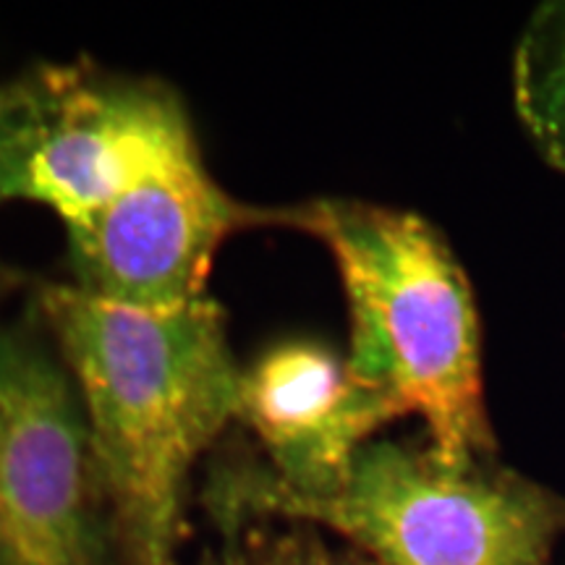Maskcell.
<instances>
[{"label": "cell", "mask_w": 565, "mask_h": 565, "mask_svg": "<svg viewBox=\"0 0 565 565\" xmlns=\"http://www.w3.org/2000/svg\"><path fill=\"white\" fill-rule=\"evenodd\" d=\"M513 103L536 150L565 175V0L526 21L513 55Z\"/></svg>", "instance_id": "52a82bcc"}, {"label": "cell", "mask_w": 565, "mask_h": 565, "mask_svg": "<svg viewBox=\"0 0 565 565\" xmlns=\"http://www.w3.org/2000/svg\"><path fill=\"white\" fill-rule=\"evenodd\" d=\"M17 282H19V275H17V270H11L9 265L0 263V299H3V296L9 294L11 288L17 286Z\"/></svg>", "instance_id": "9c48e42d"}, {"label": "cell", "mask_w": 565, "mask_h": 565, "mask_svg": "<svg viewBox=\"0 0 565 565\" xmlns=\"http://www.w3.org/2000/svg\"><path fill=\"white\" fill-rule=\"evenodd\" d=\"M0 565H110L87 416L34 328L0 324Z\"/></svg>", "instance_id": "5b68a950"}, {"label": "cell", "mask_w": 565, "mask_h": 565, "mask_svg": "<svg viewBox=\"0 0 565 565\" xmlns=\"http://www.w3.org/2000/svg\"><path fill=\"white\" fill-rule=\"evenodd\" d=\"M404 412L353 377L317 341H282L242 370L236 422L263 448L259 471L275 490L322 498L349 477L353 458Z\"/></svg>", "instance_id": "8992f818"}, {"label": "cell", "mask_w": 565, "mask_h": 565, "mask_svg": "<svg viewBox=\"0 0 565 565\" xmlns=\"http://www.w3.org/2000/svg\"><path fill=\"white\" fill-rule=\"evenodd\" d=\"M34 315L87 416L110 565H181L194 469L238 412L223 309L210 296L137 307L51 282Z\"/></svg>", "instance_id": "6da1fadb"}, {"label": "cell", "mask_w": 565, "mask_h": 565, "mask_svg": "<svg viewBox=\"0 0 565 565\" xmlns=\"http://www.w3.org/2000/svg\"><path fill=\"white\" fill-rule=\"evenodd\" d=\"M202 503L215 526L294 521L377 565H553L565 534V494L498 463L448 461L433 445L372 440L322 498L267 482L257 458L212 463Z\"/></svg>", "instance_id": "3957f363"}, {"label": "cell", "mask_w": 565, "mask_h": 565, "mask_svg": "<svg viewBox=\"0 0 565 565\" xmlns=\"http://www.w3.org/2000/svg\"><path fill=\"white\" fill-rule=\"evenodd\" d=\"M282 225L333 257L349 309L345 364L359 383L419 414L448 461L494 458L482 328L454 249L422 215L362 200H312Z\"/></svg>", "instance_id": "7a4b0ae2"}, {"label": "cell", "mask_w": 565, "mask_h": 565, "mask_svg": "<svg viewBox=\"0 0 565 565\" xmlns=\"http://www.w3.org/2000/svg\"><path fill=\"white\" fill-rule=\"evenodd\" d=\"M194 565H377L351 545H333L322 529L294 521H254L223 529L221 542Z\"/></svg>", "instance_id": "ba28073f"}, {"label": "cell", "mask_w": 565, "mask_h": 565, "mask_svg": "<svg viewBox=\"0 0 565 565\" xmlns=\"http://www.w3.org/2000/svg\"><path fill=\"white\" fill-rule=\"evenodd\" d=\"M207 166L166 82L51 63L0 87V204H42L66 236Z\"/></svg>", "instance_id": "277c9868"}]
</instances>
